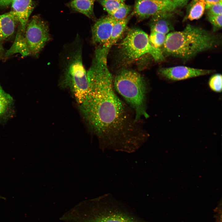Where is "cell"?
I'll return each instance as SVG.
<instances>
[{"instance_id": "6da1fadb", "label": "cell", "mask_w": 222, "mask_h": 222, "mask_svg": "<svg viewBox=\"0 0 222 222\" xmlns=\"http://www.w3.org/2000/svg\"><path fill=\"white\" fill-rule=\"evenodd\" d=\"M88 93L80 105L84 118L103 142L104 148L131 152L146 139L135 118L117 96L111 74L105 63L97 64L87 71Z\"/></svg>"}, {"instance_id": "7a4b0ae2", "label": "cell", "mask_w": 222, "mask_h": 222, "mask_svg": "<svg viewBox=\"0 0 222 222\" xmlns=\"http://www.w3.org/2000/svg\"><path fill=\"white\" fill-rule=\"evenodd\" d=\"M220 40L219 35L188 24L182 31L168 34L161 50L164 55L185 61L200 52L217 47Z\"/></svg>"}, {"instance_id": "3957f363", "label": "cell", "mask_w": 222, "mask_h": 222, "mask_svg": "<svg viewBox=\"0 0 222 222\" xmlns=\"http://www.w3.org/2000/svg\"><path fill=\"white\" fill-rule=\"evenodd\" d=\"M61 219L66 222H141L109 195L75 207Z\"/></svg>"}, {"instance_id": "277c9868", "label": "cell", "mask_w": 222, "mask_h": 222, "mask_svg": "<svg viewBox=\"0 0 222 222\" xmlns=\"http://www.w3.org/2000/svg\"><path fill=\"white\" fill-rule=\"evenodd\" d=\"M83 45L78 35L66 44L60 54L61 84L68 87L79 104L85 100L89 89L87 72L82 60Z\"/></svg>"}, {"instance_id": "5b68a950", "label": "cell", "mask_w": 222, "mask_h": 222, "mask_svg": "<svg viewBox=\"0 0 222 222\" xmlns=\"http://www.w3.org/2000/svg\"><path fill=\"white\" fill-rule=\"evenodd\" d=\"M51 39L47 23L39 16H34L24 30L18 29L14 41L6 51L5 57L16 53L22 57L37 56Z\"/></svg>"}, {"instance_id": "8992f818", "label": "cell", "mask_w": 222, "mask_h": 222, "mask_svg": "<svg viewBox=\"0 0 222 222\" xmlns=\"http://www.w3.org/2000/svg\"><path fill=\"white\" fill-rule=\"evenodd\" d=\"M117 91L133 108L136 121L149 115L146 106V87L143 77L134 71L123 69L119 72L113 80Z\"/></svg>"}, {"instance_id": "52a82bcc", "label": "cell", "mask_w": 222, "mask_h": 222, "mask_svg": "<svg viewBox=\"0 0 222 222\" xmlns=\"http://www.w3.org/2000/svg\"><path fill=\"white\" fill-rule=\"evenodd\" d=\"M118 48L119 58L123 63H131L146 54L150 55L156 61L165 59L161 49L153 47L147 34L139 29L130 30L119 43Z\"/></svg>"}, {"instance_id": "ba28073f", "label": "cell", "mask_w": 222, "mask_h": 222, "mask_svg": "<svg viewBox=\"0 0 222 222\" xmlns=\"http://www.w3.org/2000/svg\"><path fill=\"white\" fill-rule=\"evenodd\" d=\"M175 9L171 0H136L132 13L142 20Z\"/></svg>"}, {"instance_id": "9c48e42d", "label": "cell", "mask_w": 222, "mask_h": 222, "mask_svg": "<svg viewBox=\"0 0 222 222\" xmlns=\"http://www.w3.org/2000/svg\"><path fill=\"white\" fill-rule=\"evenodd\" d=\"M159 72L162 76L172 80H180L209 74L212 70L199 69L179 66L162 68Z\"/></svg>"}, {"instance_id": "30bf717a", "label": "cell", "mask_w": 222, "mask_h": 222, "mask_svg": "<svg viewBox=\"0 0 222 222\" xmlns=\"http://www.w3.org/2000/svg\"><path fill=\"white\" fill-rule=\"evenodd\" d=\"M115 21L109 15L102 17L96 21L91 30L93 43L100 46L107 42Z\"/></svg>"}, {"instance_id": "8fae6325", "label": "cell", "mask_w": 222, "mask_h": 222, "mask_svg": "<svg viewBox=\"0 0 222 222\" xmlns=\"http://www.w3.org/2000/svg\"><path fill=\"white\" fill-rule=\"evenodd\" d=\"M11 8V11L19 24L18 29L24 30L33 10L32 0H16L12 3Z\"/></svg>"}, {"instance_id": "7c38bea8", "label": "cell", "mask_w": 222, "mask_h": 222, "mask_svg": "<svg viewBox=\"0 0 222 222\" xmlns=\"http://www.w3.org/2000/svg\"><path fill=\"white\" fill-rule=\"evenodd\" d=\"M133 15L132 13L124 19L116 20L108 40L103 45L98 47L103 52L108 55L111 47L117 42L123 34L129 20Z\"/></svg>"}, {"instance_id": "4fadbf2b", "label": "cell", "mask_w": 222, "mask_h": 222, "mask_svg": "<svg viewBox=\"0 0 222 222\" xmlns=\"http://www.w3.org/2000/svg\"><path fill=\"white\" fill-rule=\"evenodd\" d=\"M14 101L0 85V124H4L14 116Z\"/></svg>"}, {"instance_id": "5bb4252c", "label": "cell", "mask_w": 222, "mask_h": 222, "mask_svg": "<svg viewBox=\"0 0 222 222\" xmlns=\"http://www.w3.org/2000/svg\"><path fill=\"white\" fill-rule=\"evenodd\" d=\"M171 12H164L152 16L150 23V31L167 34L173 30Z\"/></svg>"}, {"instance_id": "9a60e30c", "label": "cell", "mask_w": 222, "mask_h": 222, "mask_svg": "<svg viewBox=\"0 0 222 222\" xmlns=\"http://www.w3.org/2000/svg\"><path fill=\"white\" fill-rule=\"evenodd\" d=\"M18 23L12 12L0 15V42L14 33Z\"/></svg>"}, {"instance_id": "2e32d148", "label": "cell", "mask_w": 222, "mask_h": 222, "mask_svg": "<svg viewBox=\"0 0 222 222\" xmlns=\"http://www.w3.org/2000/svg\"><path fill=\"white\" fill-rule=\"evenodd\" d=\"M94 0H72L68 4L72 10L81 13L92 20L95 17L94 13Z\"/></svg>"}, {"instance_id": "e0dca14e", "label": "cell", "mask_w": 222, "mask_h": 222, "mask_svg": "<svg viewBox=\"0 0 222 222\" xmlns=\"http://www.w3.org/2000/svg\"><path fill=\"white\" fill-rule=\"evenodd\" d=\"M205 9L206 4L203 1L198 0L193 2L187 18L191 21L199 19L203 15Z\"/></svg>"}, {"instance_id": "ac0fdd59", "label": "cell", "mask_w": 222, "mask_h": 222, "mask_svg": "<svg viewBox=\"0 0 222 222\" xmlns=\"http://www.w3.org/2000/svg\"><path fill=\"white\" fill-rule=\"evenodd\" d=\"M166 35L162 33L154 31H150L149 36L150 44L154 47L160 49L163 46L166 39Z\"/></svg>"}, {"instance_id": "d6986e66", "label": "cell", "mask_w": 222, "mask_h": 222, "mask_svg": "<svg viewBox=\"0 0 222 222\" xmlns=\"http://www.w3.org/2000/svg\"><path fill=\"white\" fill-rule=\"evenodd\" d=\"M131 10V6L123 3L117 9L109 15L115 20L124 19L128 15Z\"/></svg>"}, {"instance_id": "ffe728a7", "label": "cell", "mask_w": 222, "mask_h": 222, "mask_svg": "<svg viewBox=\"0 0 222 222\" xmlns=\"http://www.w3.org/2000/svg\"><path fill=\"white\" fill-rule=\"evenodd\" d=\"M222 79L221 74L217 73L213 75L208 81V85L210 89L215 92H221L222 88Z\"/></svg>"}, {"instance_id": "44dd1931", "label": "cell", "mask_w": 222, "mask_h": 222, "mask_svg": "<svg viewBox=\"0 0 222 222\" xmlns=\"http://www.w3.org/2000/svg\"><path fill=\"white\" fill-rule=\"evenodd\" d=\"M109 15L117 9L124 2L118 0H98Z\"/></svg>"}, {"instance_id": "7402d4cb", "label": "cell", "mask_w": 222, "mask_h": 222, "mask_svg": "<svg viewBox=\"0 0 222 222\" xmlns=\"http://www.w3.org/2000/svg\"><path fill=\"white\" fill-rule=\"evenodd\" d=\"M208 19L212 25L214 31L220 29L222 27V15L208 16Z\"/></svg>"}, {"instance_id": "603a6c76", "label": "cell", "mask_w": 222, "mask_h": 222, "mask_svg": "<svg viewBox=\"0 0 222 222\" xmlns=\"http://www.w3.org/2000/svg\"><path fill=\"white\" fill-rule=\"evenodd\" d=\"M222 1L212 5L208 9V16L222 15Z\"/></svg>"}, {"instance_id": "cb8c5ba5", "label": "cell", "mask_w": 222, "mask_h": 222, "mask_svg": "<svg viewBox=\"0 0 222 222\" xmlns=\"http://www.w3.org/2000/svg\"><path fill=\"white\" fill-rule=\"evenodd\" d=\"M189 0H172L176 9L178 7H181L185 5Z\"/></svg>"}, {"instance_id": "d4e9b609", "label": "cell", "mask_w": 222, "mask_h": 222, "mask_svg": "<svg viewBox=\"0 0 222 222\" xmlns=\"http://www.w3.org/2000/svg\"><path fill=\"white\" fill-rule=\"evenodd\" d=\"M198 0L202 1L205 3L206 4V9H208L212 5L222 1V0H193V3Z\"/></svg>"}, {"instance_id": "484cf974", "label": "cell", "mask_w": 222, "mask_h": 222, "mask_svg": "<svg viewBox=\"0 0 222 222\" xmlns=\"http://www.w3.org/2000/svg\"><path fill=\"white\" fill-rule=\"evenodd\" d=\"M16 0H0V6H9Z\"/></svg>"}, {"instance_id": "4316f807", "label": "cell", "mask_w": 222, "mask_h": 222, "mask_svg": "<svg viewBox=\"0 0 222 222\" xmlns=\"http://www.w3.org/2000/svg\"><path fill=\"white\" fill-rule=\"evenodd\" d=\"M5 52L1 42H0V59L5 57Z\"/></svg>"}, {"instance_id": "83f0119b", "label": "cell", "mask_w": 222, "mask_h": 222, "mask_svg": "<svg viewBox=\"0 0 222 222\" xmlns=\"http://www.w3.org/2000/svg\"><path fill=\"white\" fill-rule=\"evenodd\" d=\"M118 0L119 1H120V2H124L125 0Z\"/></svg>"}, {"instance_id": "f1b7e54d", "label": "cell", "mask_w": 222, "mask_h": 222, "mask_svg": "<svg viewBox=\"0 0 222 222\" xmlns=\"http://www.w3.org/2000/svg\"><path fill=\"white\" fill-rule=\"evenodd\" d=\"M161 0L165 1V0Z\"/></svg>"}, {"instance_id": "f546056e", "label": "cell", "mask_w": 222, "mask_h": 222, "mask_svg": "<svg viewBox=\"0 0 222 222\" xmlns=\"http://www.w3.org/2000/svg\"></svg>"}]
</instances>
